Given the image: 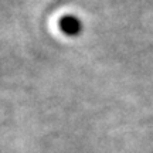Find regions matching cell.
<instances>
[{"label": "cell", "instance_id": "obj_1", "mask_svg": "<svg viewBox=\"0 0 153 153\" xmlns=\"http://www.w3.org/2000/svg\"><path fill=\"white\" fill-rule=\"evenodd\" d=\"M58 27H60L61 31L65 34V36H68V37H76V36H79L82 31V23L76 16L67 14V16L60 19Z\"/></svg>", "mask_w": 153, "mask_h": 153}]
</instances>
